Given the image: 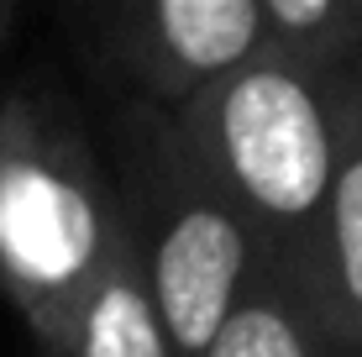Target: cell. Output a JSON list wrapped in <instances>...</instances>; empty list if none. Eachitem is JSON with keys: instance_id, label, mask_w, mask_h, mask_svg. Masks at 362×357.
Wrapping results in <instances>:
<instances>
[{"instance_id": "cell-2", "label": "cell", "mask_w": 362, "mask_h": 357, "mask_svg": "<svg viewBox=\"0 0 362 357\" xmlns=\"http://www.w3.org/2000/svg\"><path fill=\"white\" fill-rule=\"evenodd\" d=\"M132 226L142 284L173 357H205L236 294L257 274L252 231L199 179L168 121L136 131L132 194H116Z\"/></svg>"}, {"instance_id": "cell-7", "label": "cell", "mask_w": 362, "mask_h": 357, "mask_svg": "<svg viewBox=\"0 0 362 357\" xmlns=\"http://www.w3.org/2000/svg\"><path fill=\"white\" fill-rule=\"evenodd\" d=\"M320 347L326 341L310 321L294 279L263 257L205 357H320Z\"/></svg>"}, {"instance_id": "cell-5", "label": "cell", "mask_w": 362, "mask_h": 357, "mask_svg": "<svg viewBox=\"0 0 362 357\" xmlns=\"http://www.w3.org/2000/svg\"><path fill=\"white\" fill-rule=\"evenodd\" d=\"M326 347L362 357V84H346L336 105V168L320 231L294 279Z\"/></svg>"}, {"instance_id": "cell-1", "label": "cell", "mask_w": 362, "mask_h": 357, "mask_svg": "<svg viewBox=\"0 0 362 357\" xmlns=\"http://www.w3.org/2000/svg\"><path fill=\"white\" fill-rule=\"evenodd\" d=\"M346 84L279 58L221 74L173 110V137L199 179L242 216L257 252L299 279L336 168V105Z\"/></svg>"}, {"instance_id": "cell-3", "label": "cell", "mask_w": 362, "mask_h": 357, "mask_svg": "<svg viewBox=\"0 0 362 357\" xmlns=\"http://www.w3.org/2000/svg\"><path fill=\"white\" fill-rule=\"evenodd\" d=\"M116 221V189L79 147L47 137L21 110L0 116V268L37 331L95 268Z\"/></svg>"}, {"instance_id": "cell-8", "label": "cell", "mask_w": 362, "mask_h": 357, "mask_svg": "<svg viewBox=\"0 0 362 357\" xmlns=\"http://www.w3.org/2000/svg\"><path fill=\"white\" fill-rule=\"evenodd\" d=\"M16 0H0V53H6V42H11V32H16Z\"/></svg>"}, {"instance_id": "cell-4", "label": "cell", "mask_w": 362, "mask_h": 357, "mask_svg": "<svg viewBox=\"0 0 362 357\" xmlns=\"http://www.w3.org/2000/svg\"><path fill=\"white\" fill-rule=\"evenodd\" d=\"M116 27L136 90L168 110L263 58V0H153L116 11Z\"/></svg>"}, {"instance_id": "cell-6", "label": "cell", "mask_w": 362, "mask_h": 357, "mask_svg": "<svg viewBox=\"0 0 362 357\" xmlns=\"http://www.w3.org/2000/svg\"><path fill=\"white\" fill-rule=\"evenodd\" d=\"M42 341L53 357H173L163 326L153 315V300H147L127 216L116 221L105 252L64 300V310L53 315Z\"/></svg>"}]
</instances>
